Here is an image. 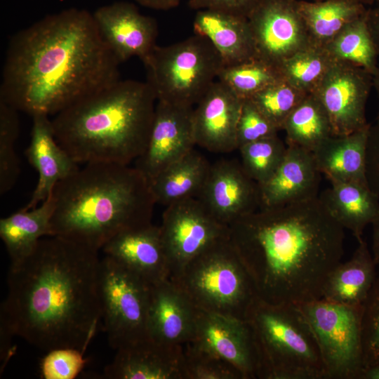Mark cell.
Segmentation results:
<instances>
[{
	"label": "cell",
	"mask_w": 379,
	"mask_h": 379,
	"mask_svg": "<svg viewBox=\"0 0 379 379\" xmlns=\"http://www.w3.org/2000/svg\"><path fill=\"white\" fill-rule=\"evenodd\" d=\"M119 64L102 39L93 13L67 8L11 37L0 100L32 117L54 116L118 81Z\"/></svg>",
	"instance_id": "cell-1"
},
{
	"label": "cell",
	"mask_w": 379,
	"mask_h": 379,
	"mask_svg": "<svg viewBox=\"0 0 379 379\" xmlns=\"http://www.w3.org/2000/svg\"><path fill=\"white\" fill-rule=\"evenodd\" d=\"M98 251L56 236L11 263L1 323L46 352L85 353L102 322Z\"/></svg>",
	"instance_id": "cell-2"
},
{
	"label": "cell",
	"mask_w": 379,
	"mask_h": 379,
	"mask_svg": "<svg viewBox=\"0 0 379 379\" xmlns=\"http://www.w3.org/2000/svg\"><path fill=\"white\" fill-rule=\"evenodd\" d=\"M229 239L260 299L302 304L321 298L341 262L345 229L317 197L260 207L229 225Z\"/></svg>",
	"instance_id": "cell-3"
},
{
	"label": "cell",
	"mask_w": 379,
	"mask_h": 379,
	"mask_svg": "<svg viewBox=\"0 0 379 379\" xmlns=\"http://www.w3.org/2000/svg\"><path fill=\"white\" fill-rule=\"evenodd\" d=\"M52 236L99 251L118 234L152 223L156 204L147 178L134 166L90 163L52 192Z\"/></svg>",
	"instance_id": "cell-4"
},
{
	"label": "cell",
	"mask_w": 379,
	"mask_h": 379,
	"mask_svg": "<svg viewBox=\"0 0 379 379\" xmlns=\"http://www.w3.org/2000/svg\"><path fill=\"white\" fill-rule=\"evenodd\" d=\"M156 101L147 81L119 79L54 115L55 138L77 164L128 165L147 148Z\"/></svg>",
	"instance_id": "cell-5"
},
{
	"label": "cell",
	"mask_w": 379,
	"mask_h": 379,
	"mask_svg": "<svg viewBox=\"0 0 379 379\" xmlns=\"http://www.w3.org/2000/svg\"><path fill=\"white\" fill-rule=\"evenodd\" d=\"M245 320L252 331L260 379H327L312 328L297 304L258 298Z\"/></svg>",
	"instance_id": "cell-6"
},
{
	"label": "cell",
	"mask_w": 379,
	"mask_h": 379,
	"mask_svg": "<svg viewBox=\"0 0 379 379\" xmlns=\"http://www.w3.org/2000/svg\"><path fill=\"white\" fill-rule=\"evenodd\" d=\"M199 310L245 319L258 298L253 280L229 237L196 257L174 281Z\"/></svg>",
	"instance_id": "cell-7"
},
{
	"label": "cell",
	"mask_w": 379,
	"mask_h": 379,
	"mask_svg": "<svg viewBox=\"0 0 379 379\" xmlns=\"http://www.w3.org/2000/svg\"><path fill=\"white\" fill-rule=\"evenodd\" d=\"M142 63L157 101L186 107L199 102L224 66L210 41L195 34L171 45H157Z\"/></svg>",
	"instance_id": "cell-8"
},
{
	"label": "cell",
	"mask_w": 379,
	"mask_h": 379,
	"mask_svg": "<svg viewBox=\"0 0 379 379\" xmlns=\"http://www.w3.org/2000/svg\"><path fill=\"white\" fill-rule=\"evenodd\" d=\"M150 286L110 257L101 260L102 319L108 343L116 351L149 340Z\"/></svg>",
	"instance_id": "cell-9"
},
{
	"label": "cell",
	"mask_w": 379,
	"mask_h": 379,
	"mask_svg": "<svg viewBox=\"0 0 379 379\" xmlns=\"http://www.w3.org/2000/svg\"><path fill=\"white\" fill-rule=\"evenodd\" d=\"M297 305L316 338L327 379H360L364 368L363 305L323 298Z\"/></svg>",
	"instance_id": "cell-10"
},
{
	"label": "cell",
	"mask_w": 379,
	"mask_h": 379,
	"mask_svg": "<svg viewBox=\"0 0 379 379\" xmlns=\"http://www.w3.org/2000/svg\"><path fill=\"white\" fill-rule=\"evenodd\" d=\"M159 227L169 279L173 281L204 251L229 237V227L214 218L197 198L166 206Z\"/></svg>",
	"instance_id": "cell-11"
},
{
	"label": "cell",
	"mask_w": 379,
	"mask_h": 379,
	"mask_svg": "<svg viewBox=\"0 0 379 379\" xmlns=\"http://www.w3.org/2000/svg\"><path fill=\"white\" fill-rule=\"evenodd\" d=\"M373 75L352 64L333 60L314 93L324 107L333 135H345L366 127V105Z\"/></svg>",
	"instance_id": "cell-12"
},
{
	"label": "cell",
	"mask_w": 379,
	"mask_h": 379,
	"mask_svg": "<svg viewBox=\"0 0 379 379\" xmlns=\"http://www.w3.org/2000/svg\"><path fill=\"white\" fill-rule=\"evenodd\" d=\"M247 18L255 57L277 68L311 43L297 0H262Z\"/></svg>",
	"instance_id": "cell-13"
},
{
	"label": "cell",
	"mask_w": 379,
	"mask_h": 379,
	"mask_svg": "<svg viewBox=\"0 0 379 379\" xmlns=\"http://www.w3.org/2000/svg\"><path fill=\"white\" fill-rule=\"evenodd\" d=\"M187 344L230 364L243 379L258 378L255 345L245 319L198 309L194 334Z\"/></svg>",
	"instance_id": "cell-14"
},
{
	"label": "cell",
	"mask_w": 379,
	"mask_h": 379,
	"mask_svg": "<svg viewBox=\"0 0 379 379\" xmlns=\"http://www.w3.org/2000/svg\"><path fill=\"white\" fill-rule=\"evenodd\" d=\"M193 107L157 101L149 142L135 167L150 183L196 145Z\"/></svg>",
	"instance_id": "cell-15"
},
{
	"label": "cell",
	"mask_w": 379,
	"mask_h": 379,
	"mask_svg": "<svg viewBox=\"0 0 379 379\" xmlns=\"http://www.w3.org/2000/svg\"><path fill=\"white\" fill-rule=\"evenodd\" d=\"M197 198L214 218L228 227L260 207L259 185L236 160L221 159L211 164Z\"/></svg>",
	"instance_id": "cell-16"
},
{
	"label": "cell",
	"mask_w": 379,
	"mask_h": 379,
	"mask_svg": "<svg viewBox=\"0 0 379 379\" xmlns=\"http://www.w3.org/2000/svg\"><path fill=\"white\" fill-rule=\"evenodd\" d=\"M93 16L98 32L120 62L132 57L142 62L157 46L155 20L142 14L127 1H116L98 8Z\"/></svg>",
	"instance_id": "cell-17"
},
{
	"label": "cell",
	"mask_w": 379,
	"mask_h": 379,
	"mask_svg": "<svg viewBox=\"0 0 379 379\" xmlns=\"http://www.w3.org/2000/svg\"><path fill=\"white\" fill-rule=\"evenodd\" d=\"M242 100L216 80L193 110L196 145L219 154L238 149L237 128Z\"/></svg>",
	"instance_id": "cell-18"
},
{
	"label": "cell",
	"mask_w": 379,
	"mask_h": 379,
	"mask_svg": "<svg viewBox=\"0 0 379 379\" xmlns=\"http://www.w3.org/2000/svg\"><path fill=\"white\" fill-rule=\"evenodd\" d=\"M198 308L175 282L168 279L150 286L147 316L149 339L184 347L192 338Z\"/></svg>",
	"instance_id": "cell-19"
},
{
	"label": "cell",
	"mask_w": 379,
	"mask_h": 379,
	"mask_svg": "<svg viewBox=\"0 0 379 379\" xmlns=\"http://www.w3.org/2000/svg\"><path fill=\"white\" fill-rule=\"evenodd\" d=\"M102 250L150 285L169 279L160 227L152 223L118 234Z\"/></svg>",
	"instance_id": "cell-20"
},
{
	"label": "cell",
	"mask_w": 379,
	"mask_h": 379,
	"mask_svg": "<svg viewBox=\"0 0 379 379\" xmlns=\"http://www.w3.org/2000/svg\"><path fill=\"white\" fill-rule=\"evenodd\" d=\"M30 142L25 150L29 164L37 171L39 179L29 202L22 208L38 206L53 192L61 180L79 170L75 162L56 140L48 116L32 117Z\"/></svg>",
	"instance_id": "cell-21"
},
{
	"label": "cell",
	"mask_w": 379,
	"mask_h": 379,
	"mask_svg": "<svg viewBox=\"0 0 379 379\" xmlns=\"http://www.w3.org/2000/svg\"><path fill=\"white\" fill-rule=\"evenodd\" d=\"M313 154L288 146L275 173L259 185L260 207H272L312 199L318 195L321 181Z\"/></svg>",
	"instance_id": "cell-22"
},
{
	"label": "cell",
	"mask_w": 379,
	"mask_h": 379,
	"mask_svg": "<svg viewBox=\"0 0 379 379\" xmlns=\"http://www.w3.org/2000/svg\"><path fill=\"white\" fill-rule=\"evenodd\" d=\"M183 347L147 340L117 350L104 368L108 379H182Z\"/></svg>",
	"instance_id": "cell-23"
},
{
	"label": "cell",
	"mask_w": 379,
	"mask_h": 379,
	"mask_svg": "<svg viewBox=\"0 0 379 379\" xmlns=\"http://www.w3.org/2000/svg\"><path fill=\"white\" fill-rule=\"evenodd\" d=\"M195 34L208 39L220 54L224 66L255 57L253 39L245 16L225 11L199 10L194 19Z\"/></svg>",
	"instance_id": "cell-24"
},
{
	"label": "cell",
	"mask_w": 379,
	"mask_h": 379,
	"mask_svg": "<svg viewBox=\"0 0 379 379\" xmlns=\"http://www.w3.org/2000/svg\"><path fill=\"white\" fill-rule=\"evenodd\" d=\"M370 124L345 135H331L312 152L321 173L331 182L368 185L366 149Z\"/></svg>",
	"instance_id": "cell-25"
},
{
	"label": "cell",
	"mask_w": 379,
	"mask_h": 379,
	"mask_svg": "<svg viewBox=\"0 0 379 379\" xmlns=\"http://www.w3.org/2000/svg\"><path fill=\"white\" fill-rule=\"evenodd\" d=\"M352 257L340 262L329 274L321 298L338 304L364 305L377 279L376 264L363 239Z\"/></svg>",
	"instance_id": "cell-26"
},
{
	"label": "cell",
	"mask_w": 379,
	"mask_h": 379,
	"mask_svg": "<svg viewBox=\"0 0 379 379\" xmlns=\"http://www.w3.org/2000/svg\"><path fill=\"white\" fill-rule=\"evenodd\" d=\"M319 199L331 215L357 241L365 227L379 215V196L368 186L353 182H331Z\"/></svg>",
	"instance_id": "cell-27"
},
{
	"label": "cell",
	"mask_w": 379,
	"mask_h": 379,
	"mask_svg": "<svg viewBox=\"0 0 379 379\" xmlns=\"http://www.w3.org/2000/svg\"><path fill=\"white\" fill-rule=\"evenodd\" d=\"M54 211L53 194L29 210L21 208L0 220V237L11 263L29 256L44 237L52 236L51 221Z\"/></svg>",
	"instance_id": "cell-28"
},
{
	"label": "cell",
	"mask_w": 379,
	"mask_h": 379,
	"mask_svg": "<svg viewBox=\"0 0 379 379\" xmlns=\"http://www.w3.org/2000/svg\"><path fill=\"white\" fill-rule=\"evenodd\" d=\"M211 165L199 152L191 149L149 183L156 204L168 206L186 199L197 198L207 179Z\"/></svg>",
	"instance_id": "cell-29"
},
{
	"label": "cell",
	"mask_w": 379,
	"mask_h": 379,
	"mask_svg": "<svg viewBox=\"0 0 379 379\" xmlns=\"http://www.w3.org/2000/svg\"><path fill=\"white\" fill-rule=\"evenodd\" d=\"M297 7L311 42L324 47L367 11L356 0L297 1Z\"/></svg>",
	"instance_id": "cell-30"
},
{
	"label": "cell",
	"mask_w": 379,
	"mask_h": 379,
	"mask_svg": "<svg viewBox=\"0 0 379 379\" xmlns=\"http://www.w3.org/2000/svg\"><path fill=\"white\" fill-rule=\"evenodd\" d=\"M282 130L286 132V145L310 152L333 135L328 114L314 93L307 94L291 112Z\"/></svg>",
	"instance_id": "cell-31"
},
{
	"label": "cell",
	"mask_w": 379,
	"mask_h": 379,
	"mask_svg": "<svg viewBox=\"0 0 379 379\" xmlns=\"http://www.w3.org/2000/svg\"><path fill=\"white\" fill-rule=\"evenodd\" d=\"M366 13L347 25L325 48L333 60L361 67L373 75L379 57L368 30Z\"/></svg>",
	"instance_id": "cell-32"
},
{
	"label": "cell",
	"mask_w": 379,
	"mask_h": 379,
	"mask_svg": "<svg viewBox=\"0 0 379 379\" xmlns=\"http://www.w3.org/2000/svg\"><path fill=\"white\" fill-rule=\"evenodd\" d=\"M333 60L325 47L310 43L278 67L281 77L305 93L317 88Z\"/></svg>",
	"instance_id": "cell-33"
},
{
	"label": "cell",
	"mask_w": 379,
	"mask_h": 379,
	"mask_svg": "<svg viewBox=\"0 0 379 379\" xmlns=\"http://www.w3.org/2000/svg\"><path fill=\"white\" fill-rule=\"evenodd\" d=\"M281 78L277 67L258 58L223 66L218 75V80L241 100L250 98Z\"/></svg>",
	"instance_id": "cell-34"
},
{
	"label": "cell",
	"mask_w": 379,
	"mask_h": 379,
	"mask_svg": "<svg viewBox=\"0 0 379 379\" xmlns=\"http://www.w3.org/2000/svg\"><path fill=\"white\" fill-rule=\"evenodd\" d=\"M287 145L274 135L240 147L241 164L246 173L259 185L275 173L281 164Z\"/></svg>",
	"instance_id": "cell-35"
},
{
	"label": "cell",
	"mask_w": 379,
	"mask_h": 379,
	"mask_svg": "<svg viewBox=\"0 0 379 379\" xmlns=\"http://www.w3.org/2000/svg\"><path fill=\"white\" fill-rule=\"evenodd\" d=\"M18 111L0 100V193L4 194L15 184L20 162L15 144L20 132Z\"/></svg>",
	"instance_id": "cell-36"
},
{
	"label": "cell",
	"mask_w": 379,
	"mask_h": 379,
	"mask_svg": "<svg viewBox=\"0 0 379 379\" xmlns=\"http://www.w3.org/2000/svg\"><path fill=\"white\" fill-rule=\"evenodd\" d=\"M307 95L281 78L248 99L279 131Z\"/></svg>",
	"instance_id": "cell-37"
},
{
	"label": "cell",
	"mask_w": 379,
	"mask_h": 379,
	"mask_svg": "<svg viewBox=\"0 0 379 379\" xmlns=\"http://www.w3.org/2000/svg\"><path fill=\"white\" fill-rule=\"evenodd\" d=\"M182 379H243L232 365L187 344L183 347Z\"/></svg>",
	"instance_id": "cell-38"
},
{
	"label": "cell",
	"mask_w": 379,
	"mask_h": 379,
	"mask_svg": "<svg viewBox=\"0 0 379 379\" xmlns=\"http://www.w3.org/2000/svg\"><path fill=\"white\" fill-rule=\"evenodd\" d=\"M362 344L364 368L379 364V277L363 305Z\"/></svg>",
	"instance_id": "cell-39"
},
{
	"label": "cell",
	"mask_w": 379,
	"mask_h": 379,
	"mask_svg": "<svg viewBox=\"0 0 379 379\" xmlns=\"http://www.w3.org/2000/svg\"><path fill=\"white\" fill-rule=\"evenodd\" d=\"M84 353L74 348L50 350L41 364V373L45 379H73L84 368Z\"/></svg>",
	"instance_id": "cell-40"
},
{
	"label": "cell",
	"mask_w": 379,
	"mask_h": 379,
	"mask_svg": "<svg viewBox=\"0 0 379 379\" xmlns=\"http://www.w3.org/2000/svg\"><path fill=\"white\" fill-rule=\"evenodd\" d=\"M278 131L250 99L242 100L237 128L238 149L247 143L277 135Z\"/></svg>",
	"instance_id": "cell-41"
},
{
	"label": "cell",
	"mask_w": 379,
	"mask_h": 379,
	"mask_svg": "<svg viewBox=\"0 0 379 379\" xmlns=\"http://www.w3.org/2000/svg\"><path fill=\"white\" fill-rule=\"evenodd\" d=\"M366 178L369 188L379 196V114L370 124L366 149Z\"/></svg>",
	"instance_id": "cell-42"
},
{
	"label": "cell",
	"mask_w": 379,
	"mask_h": 379,
	"mask_svg": "<svg viewBox=\"0 0 379 379\" xmlns=\"http://www.w3.org/2000/svg\"><path fill=\"white\" fill-rule=\"evenodd\" d=\"M262 0H190L189 6L194 10L211 9L225 11L245 17Z\"/></svg>",
	"instance_id": "cell-43"
},
{
	"label": "cell",
	"mask_w": 379,
	"mask_h": 379,
	"mask_svg": "<svg viewBox=\"0 0 379 379\" xmlns=\"http://www.w3.org/2000/svg\"><path fill=\"white\" fill-rule=\"evenodd\" d=\"M366 20L379 57V4L375 8L367 9Z\"/></svg>",
	"instance_id": "cell-44"
},
{
	"label": "cell",
	"mask_w": 379,
	"mask_h": 379,
	"mask_svg": "<svg viewBox=\"0 0 379 379\" xmlns=\"http://www.w3.org/2000/svg\"><path fill=\"white\" fill-rule=\"evenodd\" d=\"M142 6L154 10H168L178 6L180 0H135Z\"/></svg>",
	"instance_id": "cell-45"
},
{
	"label": "cell",
	"mask_w": 379,
	"mask_h": 379,
	"mask_svg": "<svg viewBox=\"0 0 379 379\" xmlns=\"http://www.w3.org/2000/svg\"><path fill=\"white\" fill-rule=\"evenodd\" d=\"M371 225L373 227L372 255L376 266L379 267V215Z\"/></svg>",
	"instance_id": "cell-46"
},
{
	"label": "cell",
	"mask_w": 379,
	"mask_h": 379,
	"mask_svg": "<svg viewBox=\"0 0 379 379\" xmlns=\"http://www.w3.org/2000/svg\"><path fill=\"white\" fill-rule=\"evenodd\" d=\"M360 379H379V364L365 367Z\"/></svg>",
	"instance_id": "cell-47"
},
{
	"label": "cell",
	"mask_w": 379,
	"mask_h": 379,
	"mask_svg": "<svg viewBox=\"0 0 379 379\" xmlns=\"http://www.w3.org/2000/svg\"><path fill=\"white\" fill-rule=\"evenodd\" d=\"M373 87H374L376 90L379 97V62L375 72L373 74Z\"/></svg>",
	"instance_id": "cell-48"
},
{
	"label": "cell",
	"mask_w": 379,
	"mask_h": 379,
	"mask_svg": "<svg viewBox=\"0 0 379 379\" xmlns=\"http://www.w3.org/2000/svg\"><path fill=\"white\" fill-rule=\"evenodd\" d=\"M357 1H359V3L362 4H372L373 2H375V0H356Z\"/></svg>",
	"instance_id": "cell-49"
},
{
	"label": "cell",
	"mask_w": 379,
	"mask_h": 379,
	"mask_svg": "<svg viewBox=\"0 0 379 379\" xmlns=\"http://www.w3.org/2000/svg\"><path fill=\"white\" fill-rule=\"evenodd\" d=\"M324 1V0H314V1Z\"/></svg>",
	"instance_id": "cell-50"
},
{
	"label": "cell",
	"mask_w": 379,
	"mask_h": 379,
	"mask_svg": "<svg viewBox=\"0 0 379 379\" xmlns=\"http://www.w3.org/2000/svg\"><path fill=\"white\" fill-rule=\"evenodd\" d=\"M375 2H376L377 4H379V0H375Z\"/></svg>",
	"instance_id": "cell-51"
}]
</instances>
